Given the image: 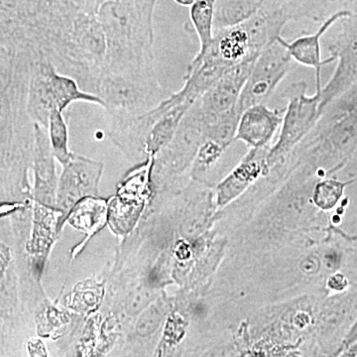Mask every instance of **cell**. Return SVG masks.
Instances as JSON below:
<instances>
[{"label": "cell", "instance_id": "6da1fadb", "mask_svg": "<svg viewBox=\"0 0 357 357\" xmlns=\"http://www.w3.org/2000/svg\"><path fill=\"white\" fill-rule=\"evenodd\" d=\"M93 13L107 37L102 70L158 81L154 66L153 23L142 15L134 0H100Z\"/></svg>", "mask_w": 357, "mask_h": 357}, {"label": "cell", "instance_id": "7a4b0ae2", "mask_svg": "<svg viewBox=\"0 0 357 357\" xmlns=\"http://www.w3.org/2000/svg\"><path fill=\"white\" fill-rule=\"evenodd\" d=\"M357 149V93L347 89L321 110L316 126L291 155L319 178L337 176Z\"/></svg>", "mask_w": 357, "mask_h": 357}, {"label": "cell", "instance_id": "3957f363", "mask_svg": "<svg viewBox=\"0 0 357 357\" xmlns=\"http://www.w3.org/2000/svg\"><path fill=\"white\" fill-rule=\"evenodd\" d=\"M77 102L95 103L105 107L98 96L83 91L74 77L59 72L43 53H32L26 107L34 123L48 128L52 112H64Z\"/></svg>", "mask_w": 357, "mask_h": 357}, {"label": "cell", "instance_id": "277c9868", "mask_svg": "<svg viewBox=\"0 0 357 357\" xmlns=\"http://www.w3.org/2000/svg\"><path fill=\"white\" fill-rule=\"evenodd\" d=\"M91 93L102 100L105 112L126 115L148 112L171 95L159 81H143L105 70L100 72Z\"/></svg>", "mask_w": 357, "mask_h": 357}, {"label": "cell", "instance_id": "5b68a950", "mask_svg": "<svg viewBox=\"0 0 357 357\" xmlns=\"http://www.w3.org/2000/svg\"><path fill=\"white\" fill-rule=\"evenodd\" d=\"M307 84L305 82L292 84L284 93L287 105L284 112L278 139L271 144L267 161L270 168L285 159L288 154L304 139L316 126L319 114L321 91L307 95Z\"/></svg>", "mask_w": 357, "mask_h": 357}, {"label": "cell", "instance_id": "8992f818", "mask_svg": "<svg viewBox=\"0 0 357 357\" xmlns=\"http://www.w3.org/2000/svg\"><path fill=\"white\" fill-rule=\"evenodd\" d=\"M328 38L331 57L337 67L328 83L321 88L319 112L357 83V13L338 20Z\"/></svg>", "mask_w": 357, "mask_h": 357}, {"label": "cell", "instance_id": "52a82bcc", "mask_svg": "<svg viewBox=\"0 0 357 357\" xmlns=\"http://www.w3.org/2000/svg\"><path fill=\"white\" fill-rule=\"evenodd\" d=\"M290 54L277 38L256 58L237 102L241 114L253 105H265L292 69Z\"/></svg>", "mask_w": 357, "mask_h": 357}, {"label": "cell", "instance_id": "ba28073f", "mask_svg": "<svg viewBox=\"0 0 357 357\" xmlns=\"http://www.w3.org/2000/svg\"><path fill=\"white\" fill-rule=\"evenodd\" d=\"M153 161V157H149L132 171L109 204V223L116 234L130 231L142 213L145 202L150 198L153 190L151 178Z\"/></svg>", "mask_w": 357, "mask_h": 357}, {"label": "cell", "instance_id": "9c48e42d", "mask_svg": "<svg viewBox=\"0 0 357 357\" xmlns=\"http://www.w3.org/2000/svg\"><path fill=\"white\" fill-rule=\"evenodd\" d=\"M63 167L64 170L58 181L55 206L64 215L69 213L79 199L89 196L98 197L103 164L73 154Z\"/></svg>", "mask_w": 357, "mask_h": 357}, {"label": "cell", "instance_id": "30bf717a", "mask_svg": "<svg viewBox=\"0 0 357 357\" xmlns=\"http://www.w3.org/2000/svg\"><path fill=\"white\" fill-rule=\"evenodd\" d=\"M255 60L244 61L225 72L192 105L204 126L213 123L222 115L236 109L239 96Z\"/></svg>", "mask_w": 357, "mask_h": 357}, {"label": "cell", "instance_id": "8fae6325", "mask_svg": "<svg viewBox=\"0 0 357 357\" xmlns=\"http://www.w3.org/2000/svg\"><path fill=\"white\" fill-rule=\"evenodd\" d=\"M270 146L249 148L237 165L213 187L218 211L229 206L256 181L269 173L267 155Z\"/></svg>", "mask_w": 357, "mask_h": 357}, {"label": "cell", "instance_id": "7c38bea8", "mask_svg": "<svg viewBox=\"0 0 357 357\" xmlns=\"http://www.w3.org/2000/svg\"><path fill=\"white\" fill-rule=\"evenodd\" d=\"M284 112L285 107L270 109L265 105L248 107L239 119L236 141H243L249 148L269 146L281 128Z\"/></svg>", "mask_w": 357, "mask_h": 357}, {"label": "cell", "instance_id": "4fadbf2b", "mask_svg": "<svg viewBox=\"0 0 357 357\" xmlns=\"http://www.w3.org/2000/svg\"><path fill=\"white\" fill-rule=\"evenodd\" d=\"M351 13V11L349 10L337 11L324 20L314 34L303 35L299 38L291 42L286 41L282 36L279 37L281 43L287 49L293 61L297 62L298 64L306 66V67L312 68L314 70L316 91H321L323 88L321 69L324 66L331 64L335 61L331 56L326 60L321 59V40L338 20Z\"/></svg>", "mask_w": 357, "mask_h": 357}, {"label": "cell", "instance_id": "5bb4252c", "mask_svg": "<svg viewBox=\"0 0 357 357\" xmlns=\"http://www.w3.org/2000/svg\"><path fill=\"white\" fill-rule=\"evenodd\" d=\"M36 138V189L43 201L56 204L58 178L56 175L55 156L52 151L48 130L38 123H34Z\"/></svg>", "mask_w": 357, "mask_h": 357}, {"label": "cell", "instance_id": "9a60e30c", "mask_svg": "<svg viewBox=\"0 0 357 357\" xmlns=\"http://www.w3.org/2000/svg\"><path fill=\"white\" fill-rule=\"evenodd\" d=\"M107 204L98 197L89 196L79 199L68 213L67 220L75 229L84 231L88 236V241L107 223ZM84 241V244H86Z\"/></svg>", "mask_w": 357, "mask_h": 357}, {"label": "cell", "instance_id": "2e32d148", "mask_svg": "<svg viewBox=\"0 0 357 357\" xmlns=\"http://www.w3.org/2000/svg\"><path fill=\"white\" fill-rule=\"evenodd\" d=\"M192 105L184 102L175 105L167 110L165 114L155 122L151 130L148 133L145 141V154L148 157H154L166 147L173 139L176 131L184 119L188 110Z\"/></svg>", "mask_w": 357, "mask_h": 357}, {"label": "cell", "instance_id": "e0dca14e", "mask_svg": "<svg viewBox=\"0 0 357 357\" xmlns=\"http://www.w3.org/2000/svg\"><path fill=\"white\" fill-rule=\"evenodd\" d=\"M262 0H217L213 30L243 24L255 15Z\"/></svg>", "mask_w": 357, "mask_h": 357}, {"label": "cell", "instance_id": "ac0fdd59", "mask_svg": "<svg viewBox=\"0 0 357 357\" xmlns=\"http://www.w3.org/2000/svg\"><path fill=\"white\" fill-rule=\"evenodd\" d=\"M356 183L357 177L347 180L337 178V176L319 178L312 190V204L324 213H333L344 198L347 188Z\"/></svg>", "mask_w": 357, "mask_h": 357}, {"label": "cell", "instance_id": "d6986e66", "mask_svg": "<svg viewBox=\"0 0 357 357\" xmlns=\"http://www.w3.org/2000/svg\"><path fill=\"white\" fill-rule=\"evenodd\" d=\"M174 299L166 294L154 301L139 314L135 326V333L141 338H150L164 328L168 314L172 311Z\"/></svg>", "mask_w": 357, "mask_h": 357}, {"label": "cell", "instance_id": "ffe728a7", "mask_svg": "<svg viewBox=\"0 0 357 357\" xmlns=\"http://www.w3.org/2000/svg\"><path fill=\"white\" fill-rule=\"evenodd\" d=\"M215 1L217 0H196L190 6V18L199 41L197 55L203 54L213 42Z\"/></svg>", "mask_w": 357, "mask_h": 357}, {"label": "cell", "instance_id": "44dd1931", "mask_svg": "<svg viewBox=\"0 0 357 357\" xmlns=\"http://www.w3.org/2000/svg\"><path fill=\"white\" fill-rule=\"evenodd\" d=\"M47 130L54 156L62 166L65 165L73 153L69 150V133L63 112H52Z\"/></svg>", "mask_w": 357, "mask_h": 357}, {"label": "cell", "instance_id": "7402d4cb", "mask_svg": "<svg viewBox=\"0 0 357 357\" xmlns=\"http://www.w3.org/2000/svg\"><path fill=\"white\" fill-rule=\"evenodd\" d=\"M162 294L163 292L155 290L147 285L137 289L126 300V312L131 316H138L155 300L158 299Z\"/></svg>", "mask_w": 357, "mask_h": 357}, {"label": "cell", "instance_id": "603a6c76", "mask_svg": "<svg viewBox=\"0 0 357 357\" xmlns=\"http://www.w3.org/2000/svg\"><path fill=\"white\" fill-rule=\"evenodd\" d=\"M134 2H135L142 15L149 22L153 23L155 6H156L157 0H134Z\"/></svg>", "mask_w": 357, "mask_h": 357}, {"label": "cell", "instance_id": "cb8c5ba5", "mask_svg": "<svg viewBox=\"0 0 357 357\" xmlns=\"http://www.w3.org/2000/svg\"><path fill=\"white\" fill-rule=\"evenodd\" d=\"M337 177L344 178V180L357 177V149L354 155H352L351 160L347 162L344 168L337 174Z\"/></svg>", "mask_w": 357, "mask_h": 357}, {"label": "cell", "instance_id": "d4e9b609", "mask_svg": "<svg viewBox=\"0 0 357 357\" xmlns=\"http://www.w3.org/2000/svg\"><path fill=\"white\" fill-rule=\"evenodd\" d=\"M357 340V318L356 321L352 323L351 328H349V332H347V335L344 338V342H342V347H340V354L338 356H340V354H342L347 349V347H351L354 342H356Z\"/></svg>", "mask_w": 357, "mask_h": 357}, {"label": "cell", "instance_id": "484cf974", "mask_svg": "<svg viewBox=\"0 0 357 357\" xmlns=\"http://www.w3.org/2000/svg\"><path fill=\"white\" fill-rule=\"evenodd\" d=\"M69 1L79 7V9L93 13L100 0H69Z\"/></svg>", "mask_w": 357, "mask_h": 357}, {"label": "cell", "instance_id": "4316f807", "mask_svg": "<svg viewBox=\"0 0 357 357\" xmlns=\"http://www.w3.org/2000/svg\"><path fill=\"white\" fill-rule=\"evenodd\" d=\"M340 356L357 357V340L351 347H347Z\"/></svg>", "mask_w": 357, "mask_h": 357}, {"label": "cell", "instance_id": "83f0119b", "mask_svg": "<svg viewBox=\"0 0 357 357\" xmlns=\"http://www.w3.org/2000/svg\"><path fill=\"white\" fill-rule=\"evenodd\" d=\"M195 1L196 0H175V2L182 6H191Z\"/></svg>", "mask_w": 357, "mask_h": 357}, {"label": "cell", "instance_id": "f1b7e54d", "mask_svg": "<svg viewBox=\"0 0 357 357\" xmlns=\"http://www.w3.org/2000/svg\"><path fill=\"white\" fill-rule=\"evenodd\" d=\"M351 89H354V91H356L357 93V83L354 84Z\"/></svg>", "mask_w": 357, "mask_h": 357}]
</instances>
